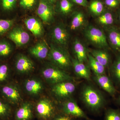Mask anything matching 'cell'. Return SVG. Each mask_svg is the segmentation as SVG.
<instances>
[{"mask_svg":"<svg viewBox=\"0 0 120 120\" xmlns=\"http://www.w3.org/2000/svg\"><path fill=\"white\" fill-rule=\"evenodd\" d=\"M117 103L120 105V96H119L117 99Z\"/></svg>","mask_w":120,"mask_h":120,"instance_id":"obj_39","label":"cell"},{"mask_svg":"<svg viewBox=\"0 0 120 120\" xmlns=\"http://www.w3.org/2000/svg\"><path fill=\"white\" fill-rule=\"evenodd\" d=\"M49 49L46 42L45 41H41L30 47L29 52L31 55L36 58L43 60L48 57Z\"/></svg>","mask_w":120,"mask_h":120,"instance_id":"obj_17","label":"cell"},{"mask_svg":"<svg viewBox=\"0 0 120 120\" xmlns=\"http://www.w3.org/2000/svg\"><path fill=\"white\" fill-rule=\"evenodd\" d=\"M105 120H120V110L109 109L106 110Z\"/></svg>","mask_w":120,"mask_h":120,"instance_id":"obj_33","label":"cell"},{"mask_svg":"<svg viewBox=\"0 0 120 120\" xmlns=\"http://www.w3.org/2000/svg\"><path fill=\"white\" fill-rule=\"evenodd\" d=\"M24 22L27 28L36 38H40L44 34L43 24L38 19L34 17H28Z\"/></svg>","mask_w":120,"mask_h":120,"instance_id":"obj_14","label":"cell"},{"mask_svg":"<svg viewBox=\"0 0 120 120\" xmlns=\"http://www.w3.org/2000/svg\"><path fill=\"white\" fill-rule=\"evenodd\" d=\"M94 79L100 87L112 97L116 94L117 90L112 80L105 75H95Z\"/></svg>","mask_w":120,"mask_h":120,"instance_id":"obj_15","label":"cell"},{"mask_svg":"<svg viewBox=\"0 0 120 120\" xmlns=\"http://www.w3.org/2000/svg\"><path fill=\"white\" fill-rule=\"evenodd\" d=\"M118 19L119 22H120V12H119V14H118Z\"/></svg>","mask_w":120,"mask_h":120,"instance_id":"obj_40","label":"cell"},{"mask_svg":"<svg viewBox=\"0 0 120 120\" xmlns=\"http://www.w3.org/2000/svg\"><path fill=\"white\" fill-rule=\"evenodd\" d=\"M75 89L76 86L73 81H64L54 84L52 92L57 98H65L72 95Z\"/></svg>","mask_w":120,"mask_h":120,"instance_id":"obj_10","label":"cell"},{"mask_svg":"<svg viewBox=\"0 0 120 120\" xmlns=\"http://www.w3.org/2000/svg\"><path fill=\"white\" fill-rule=\"evenodd\" d=\"M7 38L17 47H22L27 44L30 40V35L20 26L13 27L6 35Z\"/></svg>","mask_w":120,"mask_h":120,"instance_id":"obj_6","label":"cell"},{"mask_svg":"<svg viewBox=\"0 0 120 120\" xmlns=\"http://www.w3.org/2000/svg\"><path fill=\"white\" fill-rule=\"evenodd\" d=\"M35 111L38 117L41 120H49L55 113V107L49 99H40L36 104Z\"/></svg>","mask_w":120,"mask_h":120,"instance_id":"obj_7","label":"cell"},{"mask_svg":"<svg viewBox=\"0 0 120 120\" xmlns=\"http://www.w3.org/2000/svg\"><path fill=\"white\" fill-rule=\"evenodd\" d=\"M48 0L49 2H50L51 4H53L54 3H55L57 0Z\"/></svg>","mask_w":120,"mask_h":120,"instance_id":"obj_38","label":"cell"},{"mask_svg":"<svg viewBox=\"0 0 120 120\" xmlns=\"http://www.w3.org/2000/svg\"><path fill=\"white\" fill-rule=\"evenodd\" d=\"M73 5L69 0H61L59 4L60 12L63 15H67L72 10Z\"/></svg>","mask_w":120,"mask_h":120,"instance_id":"obj_32","label":"cell"},{"mask_svg":"<svg viewBox=\"0 0 120 120\" xmlns=\"http://www.w3.org/2000/svg\"><path fill=\"white\" fill-rule=\"evenodd\" d=\"M86 18L81 11L75 12L72 15L70 23V28L72 31H77L86 26Z\"/></svg>","mask_w":120,"mask_h":120,"instance_id":"obj_20","label":"cell"},{"mask_svg":"<svg viewBox=\"0 0 120 120\" xmlns=\"http://www.w3.org/2000/svg\"><path fill=\"white\" fill-rule=\"evenodd\" d=\"M62 109L65 113L68 116L88 119L84 112L75 101H67L63 105Z\"/></svg>","mask_w":120,"mask_h":120,"instance_id":"obj_16","label":"cell"},{"mask_svg":"<svg viewBox=\"0 0 120 120\" xmlns=\"http://www.w3.org/2000/svg\"><path fill=\"white\" fill-rule=\"evenodd\" d=\"M49 48L47 58L52 64L65 71L72 67V60L67 49L53 44Z\"/></svg>","mask_w":120,"mask_h":120,"instance_id":"obj_2","label":"cell"},{"mask_svg":"<svg viewBox=\"0 0 120 120\" xmlns=\"http://www.w3.org/2000/svg\"><path fill=\"white\" fill-rule=\"evenodd\" d=\"M33 107L28 102L23 103L15 113V120H30L33 117Z\"/></svg>","mask_w":120,"mask_h":120,"instance_id":"obj_18","label":"cell"},{"mask_svg":"<svg viewBox=\"0 0 120 120\" xmlns=\"http://www.w3.org/2000/svg\"><path fill=\"white\" fill-rule=\"evenodd\" d=\"M16 70L20 74H27L34 69V64L32 60L27 56L20 54L17 56L15 62Z\"/></svg>","mask_w":120,"mask_h":120,"instance_id":"obj_11","label":"cell"},{"mask_svg":"<svg viewBox=\"0 0 120 120\" xmlns=\"http://www.w3.org/2000/svg\"><path fill=\"white\" fill-rule=\"evenodd\" d=\"M17 0H0V9L4 13H8L15 9Z\"/></svg>","mask_w":120,"mask_h":120,"instance_id":"obj_30","label":"cell"},{"mask_svg":"<svg viewBox=\"0 0 120 120\" xmlns=\"http://www.w3.org/2000/svg\"><path fill=\"white\" fill-rule=\"evenodd\" d=\"M54 120H71L69 116H61L55 118Z\"/></svg>","mask_w":120,"mask_h":120,"instance_id":"obj_37","label":"cell"},{"mask_svg":"<svg viewBox=\"0 0 120 120\" xmlns=\"http://www.w3.org/2000/svg\"><path fill=\"white\" fill-rule=\"evenodd\" d=\"M97 22L105 28L113 26L115 18L112 13L109 11H105L98 16Z\"/></svg>","mask_w":120,"mask_h":120,"instance_id":"obj_24","label":"cell"},{"mask_svg":"<svg viewBox=\"0 0 120 120\" xmlns=\"http://www.w3.org/2000/svg\"><path fill=\"white\" fill-rule=\"evenodd\" d=\"M87 62L88 67L95 75H105V67L95 60L89 52Z\"/></svg>","mask_w":120,"mask_h":120,"instance_id":"obj_25","label":"cell"},{"mask_svg":"<svg viewBox=\"0 0 120 120\" xmlns=\"http://www.w3.org/2000/svg\"><path fill=\"white\" fill-rule=\"evenodd\" d=\"M0 92L3 98L9 104L17 105L22 101L20 90L17 86L13 84H7L2 86L0 89Z\"/></svg>","mask_w":120,"mask_h":120,"instance_id":"obj_5","label":"cell"},{"mask_svg":"<svg viewBox=\"0 0 120 120\" xmlns=\"http://www.w3.org/2000/svg\"><path fill=\"white\" fill-rule=\"evenodd\" d=\"M105 4L112 8H115L119 5L120 2L118 0H105Z\"/></svg>","mask_w":120,"mask_h":120,"instance_id":"obj_35","label":"cell"},{"mask_svg":"<svg viewBox=\"0 0 120 120\" xmlns=\"http://www.w3.org/2000/svg\"><path fill=\"white\" fill-rule=\"evenodd\" d=\"M37 13L46 24L51 23L54 19L55 13L53 7L47 0H39Z\"/></svg>","mask_w":120,"mask_h":120,"instance_id":"obj_9","label":"cell"},{"mask_svg":"<svg viewBox=\"0 0 120 120\" xmlns=\"http://www.w3.org/2000/svg\"><path fill=\"white\" fill-rule=\"evenodd\" d=\"M118 0L119 1V2H120V0Z\"/></svg>","mask_w":120,"mask_h":120,"instance_id":"obj_41","label":"cell"},{"mask_svg":"<svg viewBox=\"0 0 120 120\" xmlns=\"http://www.w3.org/2000/svg\"><path fill=\"white\" fill-rule=\"evenodd\" d=\"M84 35L88 42L97 49H109L105 32L101 28L93 25H87L84 28Z\"/></svg>","mask_w":120,"mask_h":120,"instance_id":"obj_3","label":"cell"},{"mask_svg":"<svg viewBox=\"0 0 120 120\" xmlns=\"http://www.w3.org/2000/svg\"><path fill=\"white\" fill-rule=\"evenodd\" d=\"M51 38L55 45L67 49L70 35L64 25L59 24L55 26L52 30Z\"/></svg>","mask_w":120,"mask_h":120,"instance_id":"obj_8","label":"cell"},{"mask_svg":"<svg viewBox=\"0 0 120 120\" xmlns=\"http://www.w3.org/2000/svg\"><path fill=\"white\" fill-rule=\"evenodd\" d=\"M89 9L92 14L98 16L104 11L105 8L102 2L99 0H94L90 4Z\"/></svg>","mask_w":120,"mask_h":120,"instance_id":"obj_29","label":"cell"},{"mask_svg":"<svg viewBox=\"0 0 120 120\" xmlns=\"http://www.w3.org/2000/svg\"><path fill=\"white\" fill-rule=\"evenodd\" d=\"M12 116V110L10 105L0 99V120H9Z\"/></svg>","mask_w":120,"mask_h":120,"instance_id":"obj_27","label":"cell"},{"mask_svg":"<svg viewBox=\"0 0 120 120\" xmlns=\"http://www.w3.org/2000/svg\"><path fill=\"white\" fill-rule=\"evenodd\" d=\"M72 45L75 59L82 63L88 62L89 52L85 44L79 39L76 38L74 39Z\"/></svg>","mask_w":120,"mask_h":120,"instance_id":"obj_13","label":"cell"},{"mask_svg":"<svg viewBox=\"0 0 120 120\" xmlns=\"http://www.w3.org/2000/svg\"><path fill=\"white\" fill-rule=\"evenodd\" d=\"M24 87L26 91L31 95H37L43 90V84L39 80L35 79L27 80L24 83Z\"/></svg>","mask_w":120,"mask_h":120,"instance_id":"obj_21","label":"cell"},{"mask_svg":"<svg viewBox=\"0 0 120 120\" xmlns=\"http://www.w3.org/2000/svg\"><path fill=\"white\" fill-rule=\"evenodd\" d=\"M81 97L84 104L92 111H98L105 104V100L103 95L91 85L84 86L81 91Z\"/></svg>","mask_w":120,"mask_h":120,"instance_id":"obj_1","label":"cell"},{"mask_svg":"<svg viewBox=\"0 0 120 120\" xmlns=\"http://www.w3.org/2000/svg\"></svg>","mask_w":120,"mask_h":120,"instance_id":"obj_42","label":"cell"},{"mask_svg":"<svg viewBox=\"0 0 120 120\" xmlns=\"http://www.w3.org/2000/svg\"><path fill=\"white\" fill-rule=\"evenodd\" d=\"M15 20L14 19L0 18V38L7 34L14 26Z\"/></svg>","mask_w":120,"mask_h":120,"instance_id":"obj_28","label":"cell"},{"mask_svg":"<svg viewBox=\"0 0 120 120\" xmlns=\"http://www.w3.org/2000/svg\"><path fill=\"white\" fill-rule=\"evenodd\" d=\"M89 53L105 67L109 64L110 56L106 50L97 49L89 50Z\"/></svg>","mask_w":120,"mask_h":120,"instance_id":"obj_22","label":"cell"},{"mask_svg":"<svg viewBox=\"0 0 120 120\" xmlns=\"http://www.w3.org/2000/svg\"><path fill=\"white\" fill-rule=\"evenodd\" d=\"M110 72L116 83L120 86V53L116 56L110 67Z\"/></svg>","mask_w":120,"mask_h":120,"instance_id":"obj_26","label":"cell"},{"mask_svg":"<svg viewBox=\"0 0 120 120\" xmlns=\"http://www.w3.org/2000/svg\"><path fill=\"white\" fill-rule=\"evenodd\" d=\"M10 68L6 62H0V84L8 80L10 74Z\"/></svg>","mask_w":120,"mask_h":120,"instance_id":"obj_31","label":"cell"},{"mask_svg":"<svg viewBox=\"0 0 120 120\" xmlns=\"http://www.w3.org/2000/svg\"><path fill=\"white\" fill-rule=\"evenodd\" d=\"M37 0H20V5L24 9L33 8L37 3Z\"/></svg>","mask_w":120,"mask_h":120,"instance_id":"obj_34","label":"cell"},{"mask_svg":"<svg viewBox=\"0 0 120 120\" xmlns=\"http://www.w3.org/2000/svg\"><path fill=\"white\" fill-rule=\"evenodd\" d=\"M41 74L47 82L53 85L60 82L73 81L74 80L73 77L69 75L66 71L52 64L43 68Z\"/></svg>","mask_w":120,"mask_h":120,"instance_id":"obj_4","label":"cell"},{"mask_svg":"<svg viewBox=\"0 0 120 120\" xmlns=\"http://www.w3.org/2000/svg\"><path fill=\"white\" fill-rule=\"evenodd\" d=\"M72 67L75 74L78 77L87 80H90V72L88 66L75 59H71Z\"/></svg>","mask_w":120,"mask_h":120,"instance_id":"obj_19","label":"cell"},{"mask_svg":"<svg viewBox=\"0 0 120 120\" xmlns=\"http://www.w3.org/2000/svg\"><path fill=\"white\" fill-rule=\"evenodd\" d=\"M10 41L7 38H0V60H6L13 52L14 47Z\"/></svg>","mask_w":120,"mask_h":120,"instance_id":"obj_23","label":"cell"},{"mask_svg":"<svg viewBox=\"0 0 120 120\" xmlns=\"http://www.w3.org/2000/svg\"><path fill=\"white\" fill-rule=\"evenodd\" d=\"M108 43L112 48L120 53V28L112 26L105 28Z\"/></svg>","mask_w":120,"mask_h":120,"instance_id":"obj_12","label":"cell"},{"mask_svg":"<svg viewBox=\"0 0 120 120\" xmlns=\"http://www.w3.org/2000/svg\"><path fill=\"white\" fill-rule=\"evenodd\" d=\"M72 0L75 4L82 7H86L88 4V2L87 0Z\"/></svg>","mask_w":120,"mask_h":120,"instance_id":"obj_36","label":"cell"}]
</instances>
